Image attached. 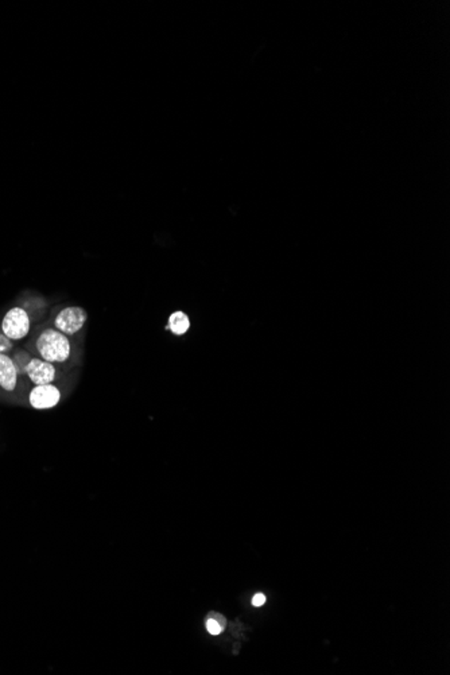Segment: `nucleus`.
I'll return each instance as SVG.
<instances>
[{
    "label": "nucleus",
    "mask_w": 450,
    "mask_h": 675,
    "mask_svg": "<svg viewBox=\"0 0 450 675\" xmlns=\"http://www.w3.org/2000/svg\"><path fill=\"white\" fill-rule=\"evenodd\" d=\"M13 349V340H10L6 334H0V355H6Z\"/></svg>",
    "instance_id": "nucleus-10"
},
{
    "label": "nucleus",
    "mask_w": 450,
    "mask_h": 675,
    "mask_svg": "<svg viewBox=\"0 0 450 675\" xmlns=\"http://www.w3.org/2000/svg\"><path fill=\"white\" fill-rule=\"evenodd\" d=\"M61 394L57 387L51 384L37 386L30 392V405L38 410L51 408L60 402Z\"/></svg>",
    "instance_id": "nucleus-4"
},
{
    "label": "nucleus",
    "mask_w": 450,
    "mask_h": 675,
    "mask_svg": "<svg viewBox=\"0 0 450 675\" xmlns=\"http://www.w3.org/2000/svg\"><path fill=\"white\" fill-rule=\"evenodd\" d=\"M190 327V321L188 318V315L182 312H176L173 315H170V320H169V329L171 330L174 334L177 336H181L183 333H186L188 329Z\"/></svg>",
    "instance_id": "nucleus-7"
},
{
    "label": "nucleus",
    "mask_w": 450,
    "mask_h": 675,
    "mask_svg": "<svg viewBox=\"0 0 450 675\" xmlns=\"http://www.w3.org/2000/svg\"><path fill=\"white\" fill-rule=\"evenodd\" d=\"M30 360L31 358L26 352H18V353H16L13 361H14V365H16L18 375L26 374V367H28V364L30 363Z\"/></svg>",
    "instance_id": "nucleus-8"
},
{
    "label": "nucleus",
    "mask_w": 450,
    "mask_h": 675,
    "mask_svg": "<svg viewBox=\"0 0 450 675\" xmlns=\"http://www.w3.org/2000/svg\"><path fill=\"white\" fill-rule=\"evenodd\" d=\"M1 329L10 340H22L30 330V317L23 308H14L4 315Z\"/></svg>",
    "instance_id": "nucleus-2"
},
{
    "label": "nucleus",
    "mask_w": 450,
    "mask_h": 675,
    "mask_svg": "<svg viewBox=\"0 0 450 675\" xmlns=\"http://www.w3.org/2000/svg\"><path fill=\"white\" fill-rule=\"evenodd\" d=\"M223 628H224V626L217 619H213L210 616L209 619L207 620V630L210 635H219V633L223 632Z\"/></svg>",
    "instance_id": "nucleus-9"
},
{
    "label": "nucleus",
    "mask_w": 450,
    "mask_h": 675,
    "mask_svg": "<svg viewBox=\"0 0 450 675\" xmlns=\"http://www.w3.org/2000/svg\"><path fill=\"white\" fill-rule=\"evenodd\" d=\"M87 312L81 308L71 306L61 310L56 318V328L63 334H75L87 322Z\"/></svg>",
    "instance_id": "nucleus-3"
},
{
    "label": "nucleus",
    "mask_w": 450,
    "mask_h": 675,
    "mask_svg": "<svg viewBox=\"0 0 450 675\" xmlns=\"http://www.w3.org/2000/svg\"><path fill=\"white\" fill-rule=\"evenodd\" d=\"M264 602H266V596L262 595V593H257V595L254 596V599H253V605H254V607H262Z\"/></svg>",
    "instance_id": "nucleus-11"
},
{
    "label": "nucleus",
    "mask_w": 450,
    "mask_h": 675,
    "mask_svg": "<svg viewBox=\"0 0 450 675\" xmlns=\"http://www.w3.org/2000/svg\"><path fill=\"white\" fill-rule=\"evenodd\" d=\"M26 374L30 377L31 382L37 386L50 384L56 377L54 365L44 359H31L26 367Z\"/></svg>",
    "instance_id": "nucleus-5"
},
{
    "label": "nucleus",
    "mask_w": 450,
    "mask_h": 675,
    "mask_svg": "<svg viewBox=\"0 0 450 675\" xmlns=\"http://www.w3.org/2000/svg\"><path fill=\"white\" fill-rule=\"evenodd\" d=\"M16 379L18 372L13 359L7 355H0V386L6 391H14Z\"/></svg>",
    "instance_id": "nucleus-6"
},
{
    "label": "nucleus",
    "mask_w": 450,
    "mask_h": 675,
    "mask_svg": "<svg viewBox=\"0 0 450 675\" xmlns=\"http://www.w3.org/2000/svg\"><path fill=\"white\" fill-rule=\"evenodd\" d=\"M37 349L44 360L62 363L71 355V344L60 330L46 329L37 340Z\"/></svg>",
    "instance_id": "nucleus-1"
}]
</instances>
